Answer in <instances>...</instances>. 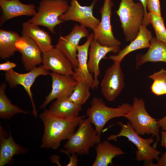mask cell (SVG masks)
<instances>
[{"instance_id":"1","label":"cell","mask_w":166,"mask_h":166,"mask_svg":"<svg viewBox=\"0 0 166 166\" xmlns=\"http://www.w3.org/2000/svg\"><path fill=\"white\" fill-rule=\"evenodd\" d=\"M40 117L44 127L41 147L56 150L62 141L67 140L75 132L80 121L85 116L65 118L54 115L45 109Z\"/></svg>"},{"instance_id":"2","label":"cell","mask_w":166,"mask_h":166,"mask_svg":"<svg viewBox=\"0 0 166 166\" xmlns=\"http://www.w3.org/2000/svg\"><path fill=\"white\" fill-rule=\"evenodd\" d=\"M119 7L116 11L119 17L125 39L131 42L137 37L143 24L145 11L140 2L133 0H121Z\"/></svg>"},{"instance_id":"3","label":"cell","mask_w":166,"mask_h":166,"mask_svg":"<svg viewBox=\"0 0 166 166\" xmlns=\"http://www.w3.org/2000/svg\"><path fill=\"white\" fill-rule=\"evenodd\" d=\"M124 117L128 120L133 129L139 135H152L156 136V140L153 145L156 148L160 140V127L157 120L147 112L143 99L135 97L130 109Z\"/></svg>"},{"instance_id":"4","label":"cell","mask_w":166,"mask_h":166,"mask_svg":"<svg viewBox=\"0 0 166 166\" xmlns=\"http://www.w3.org/2000/svg\"><path fill=\"white\" fill-rule=\"evenodd\" d=\"M87 118L82 119L77 130L67 140L64 145L70 154L88 155L91 148L101 141V135L92 125Z\"/></svg>"},{"instance_id":"5","label":"cell","mask_w":166,"mask_h":166,"mask_svg":"<svg viewBox=\"0 0 166 166\" xmlns=\"http://www.w3.org/2000/svg\"><path fill=\"white\" fill-rule=\"evenodd\" d=\"M69 6L67 0H41L37 11L28 21L46 27L52 34H56L55 28L64 22L60 17Z\"/></svg>"},{"instance_id":"6","label":"cell","mask_w":166,"mask_h":166,"mask_svg":"<svg viewBox=\"0 0 166 166\" xmlns=\"http://www.w3.org/2000/svg\"><path fill=\"white\" fill-rule=\"evenodd\" d=\"M118 124L121 127L120 132L117 134L109 135L107 138L108 140L116 141L118 137L127 138L137 148L136 160L144 161L145 166H150L152 163L153 160H157L159 159L160 152L151 146L154 141L152 137L147 139L142 138L134 130L128 121L126 124L121 122H118Z\"/></svg>"},{"instance_id":"7","label":"cell","mask_w":166,"mask_h":166,"mask_svg":"<svg viewBox=\"0 0 166 166\" xmlns=\"http://www.w3.org/2000/svg\"><path fill=\"white\" fill-rule=\"evenodd\" d=\"M131 106L128 103H124L117 107H110L107 106L101 98L94 97L86 114L89 121L94 125L98 134L101 136L103 128L109 121L114 118L124 117Z\"/></svg>"},{"instance_id":"8","label":"cell","mask_w":166,"mask_h":166,"mask_svg":"<svg viewBox=\"0 0 166 166\" xmlns=\"http://www.w3.org/2000/svg\"><path fill=\"white\" fill-rule=\"evenodd\" d=\"M114 6L112 0H104L99 10L101 20L97 26L93 30V39L101 45L109 47H120V42L114 37L111 25L112 8Z\"/></svg>"},{"instance_id":"9","label":"cell","mask_w":166,"mask_h":166,"mask_svg":"<svg viewBox=\"0 0 166 166\" xmlns=\"http://www.w3.org/2000/svg\"><path fill=\"white\" fill-rule=\"evenodd\" d=\"M49 73V71L45 69L42 65L36 67L25 73L17 72L13 69L5 72V80L11 88L16 87L18 85H22L24 88L31 101L33 108L32 113L35 117L38 116L37 112L33 97L31 87L37 77L41 75L46 76Z\"/></svg>"},{"instance_id":"10","label":"cell","mask_w":166,"mask_h":166,"mask_svg":"<svg viewBox=\"0 0 166 166\" xmlns=\"http://www.w3.org/2000/svg\"><path fill=\"white\" fill-rule=\"evenodd\" d=\"M121 63L114 62L106 70L101 82V93L109 101H115L125 86L124 75Z\"/></svg>"},{"instance_id":"11","label":"cell","mask_w":166,"mask_h":166,"mask_svg":"<svg viewBox=\"0 0 166 166\" xmlns=\"http://www.w3.org/2000/svg\"><path fill=\"white\" fill-rule=\"evenodd\" d=\"M97 0H93L89 6H81L77 0H71L67 11L60 17L64 21H73L93 31L99 24L100 21L93 15V10Z\"/></svg>"},{"instance_id":"12","label":"cell","mask_w":166,"mask_h":166,"mask_svg":"<svg viewBox=\"0 0 166 166\" xmlns=\"http://www.w3.org/2000/svg\"><path fill=\"white\" fill-rule=\"evenodd\" d=\"M89 34L86 28L76 24L68 34L59 38L57 43L54 46L69 59L74 68L78 65L77 49L79 42L82 38L88 37Z\"/></svg>"},{"instance_id":"13","label":"cell","mask_w":166,"mask_h":166,"mask_svg":"<svg viewBox=\"0 0 166 166\" xmlns=\"http://www.w3.org/2000/svg\"><path fill=\"white\" fill-rule=\"evenodd\" d=\"M42 54V66L45 69L60 74L73 75L74 68L72 63L58 49L54 47Z\"/></svg>"},{"instance_id":"14","label":"cell","mask_w":166,"mask_h":166,"mask_svg":"<svg viewBox=\"0 0 166 166\" xmlns=\"http://www.w3.org/2000/svg\"><path fill=\"white\" fill-rule=\"evenodd\" d=\"M49 74L52 79L51 90L44 102L40 105V109H45L52 100L64 97H69L77 82L72 76L60 74L53 72Z\"/></svg>"},{"instance_id":"15","label":"cell","mask_w":166,"mask_h":166,"mask_svg":"<svg viewBox=\"0 0 166 166\" xmlns=\"http://www.w3.org/2000/svg\"><path fill=\"white\" fill-rule=\"evenodd\" d=\"M16 47L17 51L22 55V60L26 71H30L42 63V53L31 38L22 36L16 42Z\"/></svg>"},{"instance_id":"16","label":"cell","mask_w":166,"mask_h":166,"mask_svg":"<svg viewBox=\"0 0 166 166\" xmlns=\"http://www.w3.org/2000/svg\"><path fill=\"white\" fill-rule=\"evenodd\" d=\"M93 37V33H91L86 42L83 45H78L77 49L78 65L74 69L72 76L77 82L84 83L92 89H93L94 80L93 75L88 69V60L90 45Z\"/></svg>"},{"instance_id":"17","label":"cell","mask_w":166,"mask_h":166,"mask_svg":"<svg viewBox=\"0 0 166 166\" xmlns=\"http://www.w3.org/2000/svg\"><path fill=\"white\" fill-rule=\"evenodd\" d=\"M120 48L102 45L93 39L91 41L89 49L88 66L89 72L94 77L93 89L98 88L99 84L98 77L100 74L99 67L100 61L102 59H105L106 55L109 52L117 53L120 50Z\"/></svg>"},{"instance_id":"18","label":"cell","mask_w":166,"mask_h":166,"mask_svg":"<svg viewBox=\"0 0 166 166\" xmlns=\"http://www.w3.org/2000/svg\"><path fill=\"white\" fill-rule=\"evenodd\" d=\"M2 14L0 18V26L6 22L17 17L33 16L37 11L34 4H26L20 0H0Z\"/></svg>"},{"instance_id":"19","label":"cell","mask_w":166,"mask_h":166,"mask_svg":"<svg viewBox=\"0 0 166 166\" xmlns=\"http://www.w3.org/2000/svg\"><path fill=\"white\" fill-rule=\"evenodd\" d=\"M148 26L143 23L136 38L123 49L120 50L115 55L109 56L108 58L114 62H121L124 57L133 51L146 48H148L152 38L151 32L147 28Z\"/></svg>"},{"instance_id":"20","label":"cell","mask_w":166,"mask_h":166,"mask_svg":"<svg viewBox=\"0 0 166 166\" xmlns=\"http://www.w3.org/2000/svg\"><path fill=\"white\" fill-rule=\"evenodd\" d=\"M4 131L0 126V166L13 164L14 156L27 152V148L16 143L9 132V136L6 137Z\"/></svg>"},{"instance_id":"21","label":"cell","mask_w":166,"mask_h":166,"mask_svg":"<svg viewBox=\"0 0 166 166\" xmlns=\"http://www.w3.org/2000/svg\"><path fill=\"white\" fill-rule=\"evenodd\" d=\"M162 62L166 63V43L153 37L146 53L136 56V66L138 69L147 62Z\"/></svg>"},{"instance_id":"22","label":"cell","mask_w":166,"mask_h":166,"mask_svg":"<svg viewBox=\"0 0 166 166\" xmlns=\"http://www.w3.org/2000/svg\"><path fill=\"white\" fill-rule=\"evenodd\" d=\"M22 35L32 39L42 53L54 47L52 45L51 37L48 33L41 29L39 26L28 21L22 23Z\"/></svg>"},{"instance_id":"23","label":"cell","mask_w":166,"mask_h":166,"mask_svg":"<svg viewBox=\"0 0 166 166\" xmlns=\"http://www.w3.org/2000/svg\"><path fill=\"white\" fill-rule=\"evenodd\" d=\"M95 150L96 156L92 166H107L113 164V160L114 157L124 153L120 148L112 144L107 140L97 144Z\"/></svg>"},{"instance_id":"24","label":"cell","mask_w":166,"mask_h":166,"mask_svg":"<svg viewBox=\"0 0 166 166\" xmlns=\"http://www.w3.org/2000/svg\"><path fill=\"white\" fill-rule=\"evenodd\" d=\"M82 109L81 106L70 101L69 97H64L56 99L47 110L57 116L71 119L78 116Z\"/></svg>"},{"instance_id":"25","label":"cell","mask_w":166,"mask_h":166,"mask_svg":"<svg viewBox=\"0 0 166 166\" xmlns=\"http://www.w3.org/2000/svg\"><path fill=\"white\" fill-rule=\"evenodd\" d=\"M14 31L0 30V57L2 59L10 57L17 51L16 44L20 38Z\"/></svg>"},{"instance_id":"26","label":"cell","mask_w":166,"mask_h":166,"mask_svg":"<svg viewBox=\"0 0 166 166\" xmlns=\"http://www.w3.org/2000/svg\"><path fill=\"white\" fill-rule=\"evenodd\" d=\"M6 84L0 86V117L3 119H9L18 113L27 114V112L18 106L13 104L5 94Z\"/></svg>"},{"instance_id":"27","label":"cell","mask_w":166,"mask_h":166,"mask_svg":"<svg viewBox=\"0 0 166 166\" xmlns=\"http://www.w3.org/2000/svg\"><path fill=\"white\" fill-rule=\"evenodd\" d=\"M148 77L153 81L151 86L152 93L158 96L166 94V69L162 68Z\"/></svg>"},{"instance_id":"28","label":"cell","mask_w":166,"mask_h":166,"mask_svg":"<svg viewBox=\"0 0 166 166\" xmlns=\"http://www.w3.org/2000/svg\"><path fill=\"white\" fill-rule=\"evenodd\" d=\"M90 88L86 84L77 82L69 97V99L76 104L82 106L90 96Z\"/></svg>"},{"instance_id":"29","label":"cell","mask_w":166,"mask_h":166,"mask_svg":"<svg viewBox=\"0 0 166 166\" xmlns=\"http://www.w3.org/2000/svg\"><path fill=\"white\" fill-rule=\"evenodd\" d=\"M148 17L156 33V37L159 41L166 43V28L161 16L148 12Z\"/></svg>"},{"instance_id":"30","label":"cell","mask_w":166,"mask_h":166,"mask_svg":"<svg viewBox=\"0 0 166 166\" xmlns=\"http://www.w3.org/2000/svg\"><path fill=\"white\" fill-rule=\"evenodd\" d=\"M147 9L149 12L161 16L160 0H148Z\"/></svg>"},{"instance_id":"31","label":"cell","mask_w":166,"mask_h":166,"mask_svg":"<svg viewBox=\"0 0 166 166\" xmlns=\"http://www.w3.org/2000/svg\"><path fill=\"white\" fill-rule=\"evenodd\" d=\"M60 151L61 152L66 154L69 157V161L66 165V166H77L78 165L79 159L77 157L78 156L77 154L72 153L71 154V155H70V154L65 150L61 149Z\"/></svg>"},{"instance_id":"32","label":"cell","mask_w":166,"mask_h":166,"mask_svg":"<svg viewBox=\"0 0 166 166\" xmlns=\"http://www.w3.org/2000/svg\"><path fill=\"white\" fill-rule=\"evenodd\" d=\"M16 66V64L9 61L0 64V70L5 72L13 69Z\"/></svg>"},{"instance_id":"33","label":"cell","mask_w":166,"mask_h":166,"mask_svg":"<svg viewBox=\"0 0 166 166\" xmlns=\"http://www.w3.org/2000/svg\"><path fill=\"white\" fill-rule=\"evenodd\" d=\"M150 166H166V151L163 153L160 158L157 160L156 164L152 163Z\"/></svg>"},{"instance_id":"34","label":"cell","mask_w":166,"mask_h":166,"mask_svg":"<svg viewBox=\"0 0 166 166\" xmlns=\"http://www.w3.org/2000/svg\"><path fill=\"white\" fill-rule=\"evenodd\" d=\"M160 127L164 131H166V115L161 119L157 120Z\"/></svg>"},{"instance_id":"35","label":"cell","mask_w":166,"mask_h":166,"mask_svg":"<svg viewBox=\"0 0 166 166\" xmlns=\"http://www.w3.org/2000/svg\"><path fill=\"white\" fill-rule=\"evenodd\" d=\"M143 4L145 11V14L144 16V20H148V13L147 10V4L148 0H139Z\"/></svg>"},{"instance_id":"36","label":"cell","mask_w":166,"mask_h":166,"mask_svg":"<svg viewBox=\"0 0 166 166\" xmlns=\"http://www.w3.org/2000/svg\"><path fill=\"white\" fill-rule=\"evenodd\" d=\"M161 145L166 149V131H161Z\"/></svg>"},{"instance_id":"37","label":"cell","mask_w":166,"mask_h":166,"mask_svg":"<svg viewBox=\"0 0 166 166\" xmlns=\"http://www.w3.org/2000/svg\"></svg>"},{"instance_id":"38","label":"cell","mask_w":166,"mask_h":166,"mask_svg":"<svg viewBox=\"0 0 166 166\" xmlns=\"http://www.w3.org/2000/svg\"></svg>"}]
</instances>
